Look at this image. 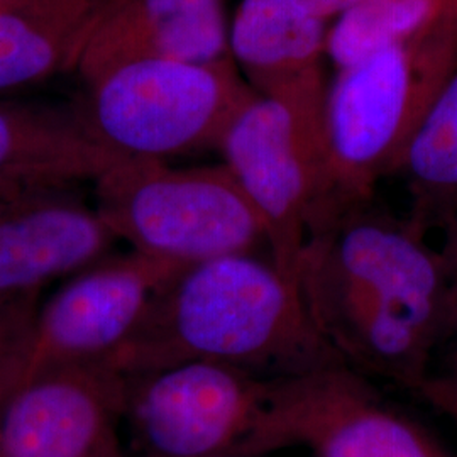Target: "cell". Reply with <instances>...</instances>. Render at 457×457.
<instances>
[{
  "instance_id": "6da1fadb",
  "label": "cell",
  "mask_w": 457,
  "mask_h": 457,
  "mask_svg": "<svg viewBox=\"0 0 457 457\" xmlns=\"http://www.w3.org/2000/svg\"><path fill=\"white\" fill-rule=\"evenodd\" d=\"M424 228L373 205L307 237L296 285L345 364L422 392L449 334L453 275Z\"/></svg>"
},
{
  "instance_id": "7a4b0ae2",
  "label": "cell",
  "mask_w": 457,
  "mask_h": 457,
  "mask_svg": "<svg viewBox=\"0 0 457 457\" xmlns=\"http://www.w3.org/2000/svg\"><path fill=\"white\" fill-rule=\"evenodd\" d=\"M213 361L264 379L347 366L315 326L298 285L260 254L183 268L109 360L122 376Z\"/></svg>"
},
{
  "instance_id": "3957f363",
  "label": "cell",
  "mask_w": 457,
  "mask_h": 457,
  "mask_svg": "<svg viewBox=\"0 0 457 457\" xmlns=\"http://www.w3.org/2000/svg\"><path fill=\"white\" fill-rule=\"evenodd\" d=\"M457 68V9L405 43L337 70L324 102L326 170L309 236L371 205Z\"/></svg>"
},
{
  "instance_id": "277c9868",
  "label": "cell",
  "mask_w": 457,
  "mask_h": 457,
  "mask_svg": "<svg viewBox=\"0 0 457 457\" xmlns=\"http://www.w3.org/2000/svg\"><path fill=\"white\" fill-rule=\"evenodd\" d=\"M85 85L73 114L88 137L120 162H168L217 149L234 115L256 96L232 58L141 60Z\"/></svg>"
},
{
  "instance_id": "5b68a950",
  "label": "cell",
  "mask_w": 457,
  "mask_h": 457,
  "mask_svg": "<svg viewBox=\"0 0 457 457\" xmlns=\"http://www.w3.org/2000/svg\"><path fill=\"white\" fill-rule=\"evenodd\" d=\"M94 185V205L119 243L151 258L190 266L268 247L262 219L222 163L128 160Z\"/></svg>"
},
{
  "instance_id": "8992f818",
  "label": "cell",
  "mask_w": 457,
  "mask_h": 457,
  "mask_svg": "<svg viewBox=\"0 0 457 457\" xmlns=\"http://www.w3.org/2000/svg\"><path fill=\"white\" fill-rule=\"evenodd\" d=\"M324 73L254 96L217 151L262 219L270 260L296 283L326 170Z\"/></svg>"
},
{
  "instance_id": "52a82bcc",
  "label": "cell",
  "mask_w": 457,
  "mask_h": 457,
  "mask_svg": "<svg viewBox=\"0 0 457 457\" xmlns=\"http://www.w3.org/2000/svg\"><path fill=\"white\" fill-rule=\"evenodd\" d=\"M300 447L312 457H457L349 366L271 379L243 456Z\"/></svg>"
},
{
  "instance_id": "ba28073f",
  "label": "cell",
  "mask_w": 457,
  "mask_h": 457,
  "mask_svg": "<svg viewBox=\"0 0 457 457\" xmlns=\"http://www.w3.org/2000/svg\"><path fill=\"white\" fill-rule=\"evenodd\" d=\"M271 379L190 361L124 376L122 425L134 457L241 454L268 405Z\"/></svg>"
},
{
  "instance_id": "9c48e42d",
  "label": "cell",
  "mask_w": 457,
  "mask_h": 457,
  "mask_svg": "<svg viewBox=\"0 0 457 457\" xmlns=\"http://www.w3.org/2000/svg\"><path fill=\"white\" fill-rule=\"evenodd\" d=\"M183 268L131 249L114 251L65 279L39 305L22 379L54 366L109 362L137 328L154 295Z\"/></svg>"
},
{
  "instance_id": "30bf717a",
  "label": "cell",
  "mask_w": 457,
  "mask_h": 457,
  "mask_svg": "<svg viewBox=\"0 0 457 457\" xmlns=\"http://www.w3.org/2000/svg\"><path fill=\"white\" fill-rule=\"evenodd\" d=\"M122 410L124 376L105 362L41 370L0 403V457H129Z\"/></svg>"
},
{
  "instance_id": "8fae6325",
  "label": "cell",
  "mask_w": 457,
  "mask_h": 457,
  "mask_svg": "<svg viewBox=\"0 0 457 457\" xmlns=\"http://www.w3.org/2000/svg\"><path fill=\"white\" fill-rule=\"evenodd\" d=\"M70 188H24L0 198V302L39 303L51 283L114 253V232Z\"/></svg>"
},
{
  "instance_id": "7c38bea8",
  "label": "cell",
  "mask_w": 457,
  "mask_h": 457,
  "mask_svg": "<svg viewBox=\"0 0 457 457\" xmlns=\"http://www.w3.org/2000/svg\"><path fill=\"white\" fill-rule=\"evenodd\" d=\"M230 58L224 0H122L75 63L83 82L141 60L213 63Z\"/></svg>"
},
{
  "instance_id": "4fadbf2b",
  "label": "cell",
  "mask_w": 457,
  "mask_h": 457,
  "mask_svg": "<svg viewBox=\"0 0 457 457\" xmlns=\"http://www.w3.org/2000/svg\"><path fill=\"white\" fill-rule=\"evenodd\" d=\"M327 34L328 22L295 0H241L228 28V54L262 96L320 73Z\"/></svg>"
},
{
  "instance_id": "5bb4252c",
  "label": "cell",
  "mask_w": 457,
  "mask_h": 457,
  "mask_svg": "<svg viewBox=\"0 0 457 457\" xmlns=\"http://www.w3.org/2000/svg\"><path fill=\"white\" fill-rule=\"evenodd\" d=\"M75 114L0 102V181L22 188L96 181L114 164Z\"/></svg>"
},
{
  "instance_id": "9a60e30c",
  "label": "cell",
  "mask_w": 457,
  "mask_h": 457,
  "mask_svg": "<svg viewBox=\"0 0 457 457\" xmlns=\"http://www.w3.org/2000/svg\"><path fill=\"white\" fill-rule=\"evenodd\" d=\"M122 0H17L0 7V90L73 70L98 24Z\"/></svg>"
},
{
  "instance_id": "2e32d148",
  "label": "cell",
  "mask_w": 457,
  "mask_h": 457,
  "mask_svg": "<svg viewBox=\"0 0 457 457\" xmlns=\"http://www.w3.org/2000/svg\"><path fill=\"white\" fill-rule=\"evenodd\" d=\"M405 181L410 219L424 230L457 215V68L413 132L395 173Z\"/></svg>"
},
{
  "instance_id": "e0dca14e",
  "label": "cell",
  "mask_w": 457,
  "mask_h": 457,
  "mask_svg": "<svg viewBox=\"0 0 457 457\" xmlns=\"http://www.w3.org/2000/svg\"><path fill=\"white\" fill-rule=\"evenodd\" d=\"M456 9L457 0H366L328 26L327 56L336 70L356 65L424 33Z\"/></svg>"
},
{
  "instance_id": "ac0fdd59",
  "label": "cell",
  "mask_w": 457,
  "mask_h": 457,
  "mask_svg": "<svg viewBox=\"0 0 457 457\" xmlns=\"http://www.w3.org/2000/svg\"><path fill=\"white\" fill-rule=\"evenodd\" d=\"M41 303L0 302V398L22 379Z\"/></svg>"
},
{
  "instance_id": "d6986e66",
  "label": "cell",
  "mask_w": 457,
  "mask_h": 457,
  "mask_svg": "<svg viewBox=\"0 0 457 457\" xmlns=\"http://www.w3.org/2000/svg\"><path fill=\"white\" fill-rule=\"evenodd\" d=\"M300 7H303L312 16L320 17L324 21L337 19L347 11L358 7L366 0H295Z\"/></svg>"
},
{
  "instance_id": "ffe728a7",
  "label": "cell",
  "mask_w": 457,
  "mask_h": 457,
  "mask_svg": "<svg viewBox=\"0 0 457 457\" xmlns=\"http://www.w3.org/2000/svg\"><path fill=\"white\" fill-rule=\"evenodd\" d=\"M444 228H445V243L441 253L451 275L454 278V273L457 271V215L451 222H447Z\"/></svg>"
},
{
  "instance_id": "44dd1931",
  "label": "cell",
  "mask_w": 457,
  "mask_h": 457,
  "mask_svg": "<svg viewBox=\"0 0 457 457\" xmlns=\"http://www.w3.org/2000/svg\"><path fill=\"white\" fill-rule=\"evenodd\" d=\"M449 332H457V271L451 287V307H449Z\"/></svg>"
},
{
  "instance_id": "7402d4cb",
  "label": "cell",
  "mask_w": 457,
  "mask_h": 457,
  "mask_svg": "<svg viewBox=\"0 0 457 457\" xmlns=\"http://www.w3.org/2000/svg\"><path fill=\"white\" fill-rule=\"evenodd\" d=\"M19 190H24V188H22V187H17V185H11V183L0 181V198L12 195V194H16Z\"/></svg>"
},
{
  "instance_id": "603a6c76",
  "label": "cell",
  "mask_w": 457,
  "mask_h": 457,
  "mask_svg": "<svg viewBox=\"0 0 457 457\" xmlns=\"http://www.w3.org/2000/svg\"><path fill=\"white\" fill-rule=\"evenodd\" d=\"M17 0H0V7H5V5H11V4H14Z\"/></svg>"
},
{
  "instance_id": "cb8c5ba5",
  "label": "cell",
  "mask_w": 457,
  "mask_h": 457,
  "mask_svg": "<svg viewBox=\"0 0 457 457\" xmlns=\"http://www.w3.org/2000/svg\"><path fill=\"white\" fill-rule=\"evenodd\" d=\"M220 457H266V456H243V454H228V456Z\"/></svg>"
},
{
  "instance_id": "d4e9b609",
  "label": "cell",
  "mask_w": 457,
  "mask_h": 457,
  "mask_svg": "<svg viewBox=\"0 0 457 457\" xmlns=\"http://www.w3.org/2000/svg\"><path fill=\"white\" fill-rule=\"evenodd\" d=\"M2 400H4V398H0V403H2Z\"/></svg>"
}]
</instances>
